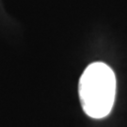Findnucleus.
Instances as JSON below:
<instances>
[{
	"label": "nucleus",
	"instance_id": "f257e3e1",
	"mask_svg": "<svg viewBox=\"0 0 127 127\" xmlns=\"http://www.w3.org/2000/svg\"><path fill=\"white\" fill-rule=\"evenodd\" d=\"M117 81L113 70L103 62H94L79 80V98L84 112L92 119L108 116L113 108Z\"/></svg>",
	"mask_w": 127,
	"mask_h": 127
}]
</instances>
